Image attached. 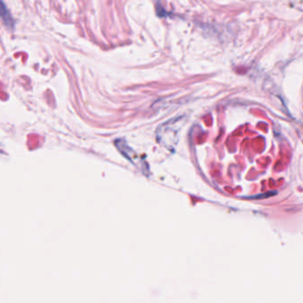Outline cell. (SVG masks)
Masks as SVG:
<instances>
[{
  "instance_id": "cell-2",
  "label": "cell",
  "mask_w": 303,
  "mask_h": 303,
  "mask_svg": "<svg viewBox=\"0 0 303 303\" xmlns=\"http://www.w3.org/2000/svg\"><path fill=\"white\" fill-rule=\"evenodd\" d=\"M115 144L117 146V148L119 152L122 153V155L128 159L130 162L133 164L134 166H139V164H141V161H140V159L138 158L136 152L133 150V148L130 147L129 145L126 143V141L122 139H119L118 141H115Z\"/></svg>"
},
{
  "instance_id": "cell-1",
  "label": "cell",
  "mask_w": 303,
  "mask_h": 303,
  "mask_svg": "<svg viewBox=\"0 0 303 303\" xmlns=\"http://www.w3.org/2000/svg\"><path fill=\"white\" fill-rule=\"evenodd\" d=\"M178 119H172L159 126L156 132L157 141L167 149H173L177 143Z\"/></svg>"
},
{
  "instance_id": "cell-3",
  "label": "cell",
  "mask_w": 303,
  "mask_h": 303,
  "mask_svg": "<svg viewBox=\"0 0 303 303\" xmlns=\"http://www.w3.org/2000/svg\"><path fill=\"white\" fill-rule=\"evenodd\" d=\"M1 19L5 24V26L8 28L9 30H14L15 27V21L14 17L12 16L9 9L7 8L4 1H1Z\"/></svg>"
}]
</instances>
